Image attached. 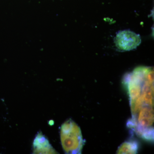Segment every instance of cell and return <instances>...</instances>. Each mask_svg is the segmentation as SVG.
Wrapping results in <instances>:
<instances>
[{"mask_svg": "<svg viewBox=\"0 0 154 154\" xmlns=\"http://www.w3.org/2000/svg\"><path fill=\"white\" fill-rule=\"evenodd\" d=\"M139 148L138 141L131 136L119 147L117 154H136Z\"/></svg>", "mask_w": 154, "mask_h": 154, "instance_id": "obj_4", "label": "cell"}, {"mask_svg": "<svg viewBox=\"0 0 154 154\" xmlns=\"http://www.w3.org/2000/svg\"><path fill=\"white\" fill-rule=\"evenodd\" d=\"M33 149L34 154L57 153L48 140L41 132L38 133L34 139Z\"/></svg>", "mask_w": 154, "mask_h": 154, "instance_id": "obj_3", "label": "cell"}, {"mask_svg": "<svg viewBox=\"0 0 154 154\" xmlns=\"http://www.w3.org/2000/svg\"><path fill=\"white\" fill-rule=\"evenodd\" d=\"M141 42L140 35L129 30L119 31L115 38L116 46L121 51L135 49L140 44Z\"/></svg>", "mask_w": 154, "mask_h": 154, "instance_id": "obj_2", "label": "cell"}, {"mask_svg": "<svg viewBox=\"0 0 154 154\" xmlns=\"http://www.w3.org/2000/svg\"><path fill=\"white\" fill-rule=\"evenodd\" d=\"M60 140L65 152L69 154H81L84 145L79 126L71 119H69L61 127Z\"/></svg>", "mask_w": 154, "mask_h": 154, "instance_id": "obj_1", "label": "cell"}]
</instances>
